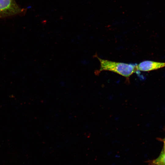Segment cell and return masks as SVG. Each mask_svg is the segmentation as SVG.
I'll return each instance as SVG.
<instances>
[{"label":"cell","instance_id":"2","mask_svg":"<svg viewBox=\"0 0 165 165\" xmlns=\"http://www.w3.org/2000/svg\"><path fill=\"white\" fill-rule=\"evenodd\" d=\"M24 10L18 6L15 0H0V18L18 14Z\"/></svg>","mask_w":165,"mask_h":165},{"label":"cell","instance_id":"5","mask_svg":"<svg viewBox=\"0 0 165 165\" xmlns=\"http://www.w3.org/2000/svg\"><path fill=\"white\" fill-rule=\"evenodd\" d=\"M164 150L163 151L165 152V138L164 139Z\"/></svg>","mask_w":165,"mask_h":165},{"label":"cell","instance_id":"1","mask_svg":"<svg viewBox=\"0 0 165 165\" xmlns=\"http://www.w3.org/2000/svg\"><path fill=\"white\" fill-rule=\"evenodd\" d=\"M97 56L100 64V69L98 71L99 73L104 71H112L126 77L127 79H129L132 74L138 71L136 64L114 62L102 59Z\"/></svg>","mask_w":165,"mask_h":165},{"label":"cell","instance_id":"4","mask_svg":"<svg viewBox=\"0 0 165 165\" xmlns=\"http://www.w3.org/2000/svg\"><path fill=\"white\" fill-rule=\"evenodd\" d=\"M149 165H165V152L162 151L159 156L152 161Z\"/></svg>","mask_w":165,"mask_h":165},{"label":"cell","instance_id":"3","mask_svg":"<svg viewBox=\"0 0 165 165\" xmlns=\"http://www.w3.org/2000/svg\"><path fill=\"white\" fill-rule=\"evenodd\" d=\"M165 67V62H160L146 61L137 64L138 71L148 72L156 70Z\"/></svg>","mask_w":165,"mask_h":165}]
</instances>
